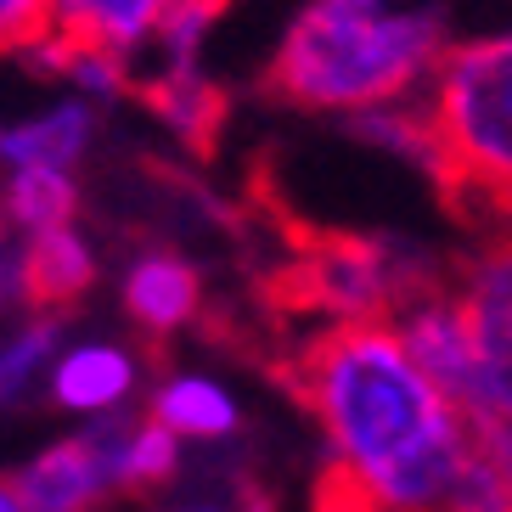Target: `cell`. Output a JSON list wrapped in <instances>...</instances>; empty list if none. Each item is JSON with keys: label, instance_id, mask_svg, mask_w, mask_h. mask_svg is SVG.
<instances>
[{"label": "cell", "instance_id": "5b68a950", "mask_svg": "<svg viewBox=\"0 0 512 512\" xmlns=\"http://www.w3.org/2000/svg\"><path fill=\"white\" fill-rule=\"evenodd\" d=\"M147 383V366L130 344L119 338H79V344H62L57 361L46 372V394L51 406L68 411V417L102 422V417H124L130 400Z\"/></svg>", "mask_w": 512, "mask_h": 512}, {"label": "cell", "instance_id": "9a60e30c", "mask_svg": "<svg viewBox=\"0 0 512 512\" xmlns=\"http://www.w3.org/2000/svg\"><path fill=\"white\" fill-rule=\"evenodd\" d=\"M62 349V316H23L12 332H0V411L23 406L46 389V372Z\"/></svg>", "mask_w": 512, "mask_h": 512}, {"label": "cell", "instance_id": "277c9868", "mask_svg": "<svg viewBox=\"0 0 512 512\" xmlns=\"http://www.w3.org/2000/svg\"><path fill=\"white\" fill-rule=\"evenodd\" d=\"M434 287L406 248L366 237H321L293 259L287 293L327 321H389L411 293Z\"/></svg>", "mask_w": 512, "mask_h": 512}, {"label": "cell", "instance_id": "52a82bcc", "mask_svg": "<svg viewBox=\"0 0 512 512\" xmlns=\"http://www.w3.org/2000/svg\"><path fill=\"white\" fill-rule=\"evenodd\" d=\"M175 0H46V40L68 51H102L130 62L158 40Z\"/></svg>", "mask_w": 512, "mask_h": 512}, {"label": "cell", "instance_id": "ba28073f", "mask_svg": "<svg viewBox=\"0 0 512 512\" xmlns=\"http://www.w3.org/2000/svg\"><path fill=\"white\" fill-rule=\"evenodd\" d=\"M119 304L147 338H175L203 316V276L175 248H136L119 271Z\"/></svg>", "mask_w": 512, "mask_h": 512}, {"label": "cell", "instance_id": "7a4b0ae2", "mask_svg": "<svg viewBox=\"0 0 512 512\" xmlns=\"http://www.w3.org/2000/svg\"><path fill=\"white\" fill-rule=\"evenodd\" d=\"M451 46L445 12L417 0H304L282 29L265 85L276 102L355 119L428 91L439 57Z\"/></svg>", "mask_w": 512, "mask_h": 512}, {"label": "cell", "instance_id": "7c38bea8", "mask_svg": "<svg viewBox=\"0 0 512 512\" xmlns=\"http://www.w3.org/2000/svg\"><path fill=\"white\" fill-rule=\"evenodd\" d=\"M96 445H102L107 479H113V496H147V490H164V484L181 479L186 467V445L169 428H158L152 417H102L91 422Z\"/></svg>", "mask_w": 512, "mask_h": 512}, {"label": "cell", "instance_id": "30bf717a", "mask_svg": "<svg viewBox=\"0 0 512 512\" xmlns=\"http://www.w3.org/2000/svg\"><path fill=\"white\" fill-rule=\"evenodd\" d=\"M96 130H102V107L68 91L62 102L40 107L29 119L0 124V175L6 169H62V175H74L91 158Z\"/></svg>", "mask_w": 512, "mask_h": 512}, {"label": "cell", "instance_id": "ac0fdd59", "mask_svg": "<svg viewBox=\"0 0 512 512\" xmlns=\"http://www.w3.org/2000/svg\"><path fill=\"white\" fill-rule=\"evenodd\" d=\"M152 512H265V501L248 484H197V490L158 501Z\"/></svg>", "mask_w": 512, "mask_h": 512}, {"label": "cell", "instance_id": "e0dca14e", "mask_svg": "<svg viewBox=\"0 0 512 512\" xmlns=\"http://www.w3.org/2000/svg\"><path fill=\"white\" fill-rule=\"evenodd\" d=\"M434 512H512V490L501 484V473L490 462H473L467 467V479L456 484V496L445 501V507H434Z\"/></svg>", "mask_w": 512, "mask_h": 512}, {"label": "cell", "instance_id": "44dd1931", "mask_svg": "<svg viewBox=\"0 0 512 512\" xmlns=\"http://www.w3.org/2000/svg\"><path fill=\"white\" fill-rule=\"evenodd\" d=\"M0 237H6V231H0Z\"/></svg>", "mask_w": 512, "mask_h": 512}, {"label": "cell", "instance_id": "8fae6325", "mask_svg": "<svg viewBox=\"0 0 512 512\" xmlns=\"http://www.w3.org/2000/svg\"><path fill=\"white\" fill-rule=\"evenodd\" d=\"M17 259V287H23V310L29 316H57L62 304L91 293L96 282V248L79 226H51L34 237H12Z\"/></svg>", "mask_w": 512, "mask_h": 512}, {"label": "cell", "instance_id": "5bb4252c", "mask_svg": "<svg viewBox=\"0 0 512 512\" xmlns=\"http://www.w3.org/2000/svg\"><path fill=\"white\" fill-rule=\"evenodd\" d=\"M79 181L62 169H6L0 175V231L6 237H34L51 226H74Z\"/></svg>", "mask_w": 512, "mask_h": 512}, {"label": "cell", "instance_id": "4fadbf2b", "mask_svg": "<svg viewBox=\"0 0 512 512\" xmlns=\"http://www.w3.org/2000/svg\"><path fill=\"white\" fill-rule=\"evenodd\" d=\"M462 321L490 366H512V231L496 237L451 287Z\"/></svg>", "mask_w": 512, "mask_h": 512}, {"label": "cell", "instance_id": "2e32d148", "mask_svg": "<svg viewBox=\"0 0 512 512\" xmlns=\"http://www.w3.org/2000/svg\"><path fill=\"white\" fill-rule=\"evenodd\" d=\"M46 46V0H0V57H29Z\"/></svg>", "mask_w": 512, "mask_h": 512}, {"label": "cell", "instance_id": "8992f818", "mask_svg": "<svg viewBox=\"0 0 512 512\" xmlns=\"http://www.w3.org/2000/svg\"><path fill=\"white\" fill-rule=\"evenodd\" d=\"M6 484L29 512H102L107 501H119L91 428L40 445L29 462H17V473Z\"/></svg>", "mask_w": 512, "mask_h": 512}, {"label": "cell", "instance_id": "9c48e42d", "mask_svg": "<svg viewBox=\"0 0 512 512\" xmlns=\"http://www.w3.org/2000/svg\"><path fill=\"white\" fill-rule=\"evenodd\" d=\"M147 417L158 428L181 439V445H226L248 428V411H242L237 389L226 377L197 372V366H175L152 383L147 394Z\"/></svg>", "mask_w": 512, "mask_h": 512}, {"label": "cell", "instance_id": "3957f363", "mask_svg": "<svg viewBox=\"0 0 512 512\" xmlns=\"http://www.w3.org/2000/svg\"><path fill=\"white\" fill-rule=\"evenodd\" d=\"M422 107L439 147V186L484 203L512 231V23L445 46Z\"/></svg>", "mask_w": 512, "mask_h": 512}, {"label": "cell", "instance_id": "ffe728a7", "mask_svg": "<svg viewBox=\"0 0 512 512\" xmlns=\"http://www.w3.org/2000/svg\"><path fill=\"white\" fill-rule=\"evenodd\" d=\"M0 512H29V507H23V501H17V490H12V484H6V479H0Z\"/></svg>", "mask_w": 512, "mask_h": 512}, {"label": "cell", "instance_id": "d6986e66", "mask_svg": "<svg viewBox=\"0 0 512 512\" xmlns=\"http://www.w3.org/2000/svg\"><path fill=\"white\" fill-rule=\"evenodd\" d=\"M310 512H377V507L361 496V490H349L344 479H332V473H321V484H316V501H310Z\"/></svg>", "mask_w": 512, "mask_h": 512}, {"label": "cell", "instance_id": "6da1fadb", "mask_svg": "<svg viewBox=\"0 0 512 512\" xmlns=\"http://www.w3.org/2000/svg\"><path fill=\"white\" fill-rule=\"evenodd\" d=\"M287 383L327 445V473L377 512H434L456 496L479 439L411 361L394 321H327L287 355Z\"/></svg>", "mask_w": 512, "mask_h": 512}]
</instances>
